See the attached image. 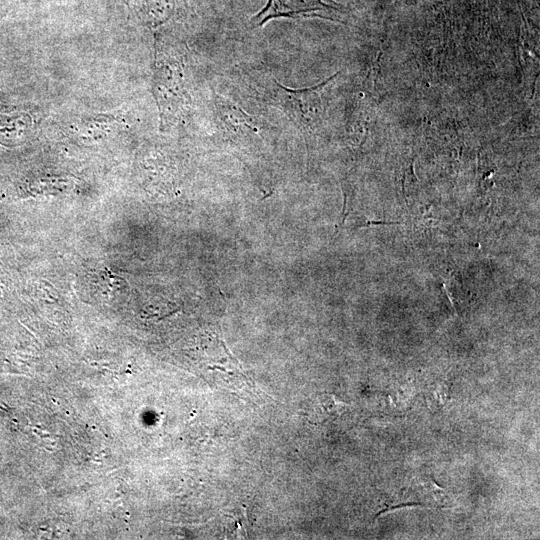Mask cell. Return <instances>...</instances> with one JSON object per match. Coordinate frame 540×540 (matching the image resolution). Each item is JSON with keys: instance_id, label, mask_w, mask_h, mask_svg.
Listing matches in <instances>:
<instances>
[{"instance_id": "5", "label": "cell", "mask_w": 540, "mask_h": 540, "mask_svg": "<svg viewBox=\"0 0 540 540\" xmlns=\"http://www.w3.org/2000/svg\"><path fill=\"white\" fill-rule=\"evenodd\" d=\"M422 487L426 497L435 505L444 506L447 504L448 496L445 490L435 484L433 480L424 481Z\"/></svg>"}, {"instance_id": "1", "label": "cell", "mask_w": 540, "mask_h": 540, "mask_svg": "<svg viewBox=\"0 0 540 540\" xmlns=\"http://www.w3.org/2000/svg\"><path fill=\"white\" fill-rule=\"evenodd\" d=\"M341 10L329 0H267L251 19L253 27H262L278 18L321 17L335 19Z\"/></svg>"}, {"instance_id": "3", "label": "cell", "mask_w": 540, "mask_h": 540, "mask_svg": "<svg viewBox=\"0 0 540 540\" xmlns=\"http://www.w3.org/2000/svg\"><path fill=\"white\" fill-rule=\"evenodd\" d=\"M162 68V71L156 73V92L166 114V112H175L183 101V86L177 67L169 69L168 66H163Z\"/></svg>"}, {"instance_id": "4", "label": "cell", "mask_w": 540, "mask_h": 540, "mask_svg": "<svg viewBox=\"0 0 540 540\" xmlns=\"http://www.w3.org/2000/svg\"><path fill=\"white\" fill-rule=\"evenodd\" d=\"M317 400L321 417L324 419L336 418L350 408L348 404L338 400L332 394H322Z\"/></svg>"}, {"instance_id": "2", "label": "cell", "mask_w": 540, "mask_h": 540, "mask_svg": "<svg viewBox=\"0 0 540 540\" xmlns=\"http://www.w3.org/2000/svg\"><path fill=\"white\" fill-rule=\"evenodd\" d=\"M323 85V83H322ZM322 85L292 89L272 79L270 96L272 101L282 109L285 114L299 126H312L317 112V100Z\"/></svg>"}]
</instances>
